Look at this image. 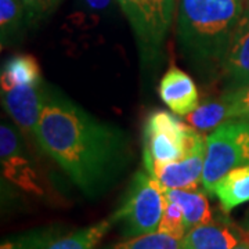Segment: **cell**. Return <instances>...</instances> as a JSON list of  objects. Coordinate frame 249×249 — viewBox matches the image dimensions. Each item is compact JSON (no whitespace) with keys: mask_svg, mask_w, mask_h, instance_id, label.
<instances>
[{"mask_svg":"<svg viewBox=\"0 0 249 249\" xmlns=\"http://www.w3.org/2000/svg\"><path fill=\"white\" fill-rule=\"evenodd\" d=\"M35 139L88 196L106 188L129 160L127 136L119 127L98 121L58 91L46 103Z\"/></svg>","mask_w":249,"mask_h":249,"instance_id":"6da1fadb","label":"cell"},{"mask_svg":"<svg viewBox=\"0 0 249 249\" xmlns=\"http://www.w3.org/2000/svg\"><path fill=\"white\" fill-rule=\"evenodd\" d=\"M242 17L240 0H180L178 39L196 70L212 73L223 68L232 32Z\"/></svg>","mask_w":249,"mask_h":249,"instance_id":"7a4b0ae2","label":"cell"},{"mask_svg":"<svg viewBox=\"0 0 249 249\" xmlns=\"http://www.w3.org/2000/svg\"><path fill=\"white\" fill-rule=\"evenodd\" d=\"M165 206V188L147 170H139L111 219L114 223H121L124 235L127 238L136 237L158 231Z\"/></svg>","mask_w":249,"mask_h":249,"instance_id":"3957f363","label":"cell"},{"mask_svg":"<svg viewBox=\"0 0 249 249\" xmlns=\"http://www.w3.org/2000/svg\"><path fill=\"white\" fill-rule=\"evenodd\" d=\"M204 172L201 183L205 193L214 188L229 172L249 163V121L230 119L217 126L205 140Z\"/></svg>","mask_w":249,"mask_h":249,"instance_id":"277c9868","label":"cell"},{"mask_svg":"<svg viewBox=\"0 0 249 249\" xmlns=\"http://www.w3.org/2000/svg\"><path fill=\"white\" fill-rule=\"evenodd\" d=\"M144 168L154 162L166 163L183 160L196 150L204 139L190 124L166 111L151 112L144 124Z\"/></svg>","mask_w":249,"mask_h":249,"instance_id":"5b68a950","label":"cell"},{"mask_svg":"<svg viewBox=\"0 0 249 249\" xmlns=\"http://www.w3.org/2000/svg\"><path fill=\"white\" fill-rule=\"evenodd\" d=\"M127 17L142 54L154 58L160 53L162 42L168 34L163 18L155 0H116Z\"/></svg>","mask_w":249,"mask_h":249,"instance_id":"8992f818","label":"cell"},{"mask_svg":"<svg viewBox=\"0 0 249 249\" xmlns=\"http://www.w3.org/2000/svg\"><path fill=\"white\" fill-rule=\"evenodd\" d=\"M52 93L43 82L39 85H21L1 91V104L24 133L35 136L39 119Z\"/></svg>","mask_w":249,"mask_h":249,"instance_id":"52a82bcc","label":"cell"},{"mask_svg":"<svg viewBox=\"0 0 249 249\" xmlns=\"http://www.w3.org/2000/svg\"><path fill=\"white\" fill-rule=\"evenodd\" d=\"M0 162L3 175L22 190L40 194L42 187L32 162L24 154L21 139L11 124L0 126Z\"/></svg>","mask_w":249,"mask_h":249,"instance_id":"ba28073f","label":"cell"},{"mask_svg":"<svg viewBox=\"0 0 249 249\" xmlns=\"http://www.w3.org/2000/svg\"><path fill=\"white\" fill-rule=\"evenodd\" d=\"M205 150L206 145L204 142L183 160L166 163L154 162L145 170L157 178L165 190L198 188V183L201 181L204 172Z\"/></svg>","mask_w":249,"mask_h":249,"instance_id":"9c48e42d","label":"cell"},{"mask_svg":"<svg viewBox=\"0 0 249 249\" xmlns=\"http://www.w3.org/2000/svg\"><path fill=\"white\" fill-rule=\"evenodd\" d=\"M160 97L173 114L187 116L199 106L196 82L178 67H170L160 83Z\"/></svg>","mask_w":249,"mask_h":249,"instance_id":"30bf717a","label":"cell"},{"mask_svg":"<svg viewBox=\"0 0 249 249\" xmlns=\"http://www.w3.org/2000/svg\"><path fill=\"white\" fill-rule=\"evenodd\" d=\"M222 70L234 88L249 83V14L241 17L232 32Z\"/></svg>","mask_w":249,"mask_h":249,"instance_id":"8fae6325","label":"cell"},{"mask_svg":"<svg viewBox=\"0 0 249 249\" xmlns=\"http://www.w3.org/2000/svg\"><path fill=\"white\" fill-rule=\"evenodd\" d=\"M247 238L249 232L212 220L188 230L183 241L184 249H232Z\"/></svg>","mask_w":249,"mask_h":249,"instance_id":"7c38bea8","label":"cell"},{"mask_svg":"<svg viewBox=\"0 0 249 249\" xmlns=\"http://www.w3.org/2000/svg\"><path fill=\"white\" fill-rule=\"evenodd\" d=\"M168 201H173L180 205L187 231L199 224H205L213 220L211 205L205 193L198 188H176L165 190Z\"/></svg>","mask_w":249,"mask_h":249,"instance_id":"4fadbf2b","label":"cell"},{"mask_svg":"<svg viewBox=\"0 0 249 249\" xmlns=\"http://www.w3.org/2000/svg\"><path fill=\"white\" fill-rule=\"evenodd\" d=\"M214 196L224 213H230L240 205L249 202V163L230 170L217 183Z\"/></svg>","mask_w":249,"mask_h":249,"instance_id":"5bb4252c","label":"cell"},{"mask_svg":"<svg viewBox=\"0 0 249 249\" xmlns=\"http://www.w3.org/2000/svg\"><path fill=\"white\" fill-rule=\"evenodd\" d=\"M42 82L40 68L34 55H13L1 67V91H7L21 85H39Z\"/></svg>","mask_w":249,"mask_h":249,"instance_id":"9a60e30c","label":"cell"},{"mask_svg":"<svg viewBox=\"0 0 249 249\" xmlns=\"http://www.w3.org/2000/svg\"><path fill=\"white\" fill-rule=\"evenodd\" d=\"M112 224L114 220L111 217L104 219L89 227L57 238L46 249H94L100 244V241L104 238V235L111 230Z\"/></svg>","mask_w":249,"mask_h":249,"instance_id":"2e32d148","label":"cell"},{"mask_svg":"<svg viewBox=\"0 0 249 249\" xmlns=\"http://www.w3.org/2000/svg\"><path fill=\"white\" fill-rule=\"evenodd\" d=\"M186 118L188 124L194 127L196 132H206L211 129H216L217 126L232 119L229 103L223 97L220 100L199 104Z\"/></svg>","mask_w":249,"mask_h":249,"instance_id":"e0dca14e","label":"cell"},{"mask_svg":"<svg viewBox=\"0 0 249 249\" xmlns=\"http://www.w3.org/2000/svg\"><path fill=\"white\" fill-rule=\"evenodd\" d=\"M107 249H184V241L165 232L154 231L129 237L127 240L114 244Z\"/></svg>","mask_w":249,"mask_h":249,"instance_id":"ac0fdd59","label":"cell"},{"mask_svg":"<svg viewBox=\"0 0 249 249\" xmlns=\"http://www.w3.org/2000/svg\"><path fill=\"white\" fill-rule=\"evenodd\" d=\"M25 16L22 0H0V40L1 47L16 37Z\"/></svg>","mask_w":249,"mask_h":249,"instance_id":"d6986e66","label":"cell"},{"mask_svg":"<svg viewBox=\"0 0 249 249\" xmlns=\"http://www.w3.org/2000/svg\"><path fill=\"white\" fill-rule=\"evenodd\" d=\"M60 227H45L3 241L0 249H46L58 238Z\"/></svg>","mask_w":249,"mask_h":249,"instance_id":"ffe728a7","label":"cell"},{"mask_svg":"<svg viewBox=\"0 0 249 249\" xmlns=\"http://www.w3.org/2000/svg\"><path fill=\"white\" fill-rule=\"evenodd\" d=\"M158 231L165 232L168 235H172L178 240H184L187 234L186 224H184V216L180 205L168 201L166 199V206L163 211V216L160 219Z\"/></svg>","mask_w":249,"mask_h":249,"instance_id":"44dd1931","label":"cell"},{"mask_svg":"<svg viewBox=\"0 0 249 249\" xmlns=\"http://www.w3.org/2000/svg\"><path fill=\"white\" fill-rule=\"evenodd\" d=\"M223 98L229 103L232 119L249 121V83L229 90Z\"/></svg>","mask_w":249,"mask_h":249,"instance_id":"7402d4cb","label":"cell"},{"mask_svg":"<svg viewBox=\"0 0 249 249\" xmlns=\"http://www.w3.org/2000/svg\"><path fill=\"white\" fill-rule=\"evenodd\" d=\"M25 7V18L28 22L36 24L43 18L49 17L61 0H22Z\"/></svg>","mask_w":249,"mask_h":249,"instance_id":"603a6c76","label":"cell"},{"mask_svg":"<svg viewBox=\"0 0 249 249\" xmlns=\"http://www.w3.org/2000/svg\"><path fill=\"white\" fill-rule=\"evenodd\" d=\"M158 4V9L160 11V16L163 18L166 27L170 28L173 16H175V10H176V0H155Z\"/></svg>","mask_w":249,"mask_h":249,"instance_id":"cb8c5ba5","label":"cell"},{"mask_svg":"<svg viewBox=\"0 0 249 249\" xmlns=\"http://www.w3.org/2000/svg\"><path fill=\"white\" fill-rule=\"evenodd\" d=\"M85 3L91 10H104L109 6L111 0H85Z\"/></svg>","mask_w":249,"mask_h":249,"instance_id":"d4e9b609","label":"cell"},{"mask_svg":"<svg viewBox=\"0 0 249 249\" xmlns=\"http://www.w3.org/2000/svg\"><path fill=\"white\" fill-rule=\"evenodd\" d=\"M232 249H249V238L244 240L241 244H238L235 248H232Z\"/></svg>","mask_w":249,"mask_h":249,"instance_id":"484cf974","label":"cell"},{"mask_svg":"<svg viewBox=\"0 0 249 249\" xmlns=\"http://www.w3.org/2000/svg\"><path fill=\"white\" fill-rule=\"evenodd\" d=\"M247 14H249V0H248V13Z\"/></svg>","mask_w":249,"mask_h":249,"instance_id":"4316f807","label":"cell"}]
</instances>
